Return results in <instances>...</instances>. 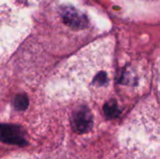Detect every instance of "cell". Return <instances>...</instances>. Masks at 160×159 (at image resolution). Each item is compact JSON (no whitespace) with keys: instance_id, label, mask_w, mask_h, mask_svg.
Returning a JSON list of instances; mask_svg holds the SVG:
<instances>
[{"instance_id":"cell-1","label":"cell","mask_w":160,"mask_h":159,"mask_svg":"<svg viewBox=\"0 0 160 159\" xmlns=\"http://www.w3.org/2000/svg\"><path fill=\"white\" fill-rule=\"evenodd\" d=\"M126 145L131 159H160V132L132 136Z\"/></svg>"},{"instance_id":"cell-2","label":"cell","mask_w":160,"mask_h":159,"mask_svg":"<svg viewBox=\"0 0 160 159\" xmlns=\"http://www.w3.org/2000/svg\"><path fill=\"white\" fill-rule=\"evenodd\" d=\"M60 14L63 22L73 30H82L87 27L88 19L79 9L71 6H65L61 8Z\"/></svg>"},{"instance_id":"cell-3","label":"cell","mask_w":160,"mask_h":159,"mask_svg":"<svg viewBox=\"0 0 160 159\" xmlns=\"http://www.w3.org/2000/svg\"><path fill=\"white\" fill-rule=\"evenodd\" d=\"M70 124L75 132H87L93 127V115L85 106H80L72 112Z\"/></svg>"},{"instance_id":"cell-4","label":"cell","mask_w":160,"mask_h":159,"mask_svg":"<svg viewBox=\"0 0 160 159\" xmlns=\"http://www.w3.org/2000/svg\"><path fill=\"white\" fill-rule=\"evenodd\" d=\"M0 141L8 144L19 146H22L27 143L22 128L15 125L0 124Z\"/></svg>"},{"instance_id":"cell-5","label":"cell","mask_w":160,"mask_h":159,"mask_svg":"<svg viewBox=\"0 0 160 159\" xmlns=\"http://www.w3.org/2000/svg\"><path fill=\"white\" fill-rule=\"evenodd\" d=\"M103 111H104V113H105L106 117L109 118V119L115 118L120 114L119 106H118L116 100H114V99H112L109 102H107L105 104L104 108H103Z\"/></svg>"},{"instance_id":"cell-6","label":"cell","mask_w":160,"mask_h":159,"mask_svg":"<svg viewBox=\"0 0 160 159\" xmlns=\"http://www.w3.org/2000/svg\"><path fill=\"white\" fill-rule=\"evenodd\" d=\"M29 105V99L26 95L20 94L14 98V107L18 111H24Z\"/></svg>"}]
</instances>
